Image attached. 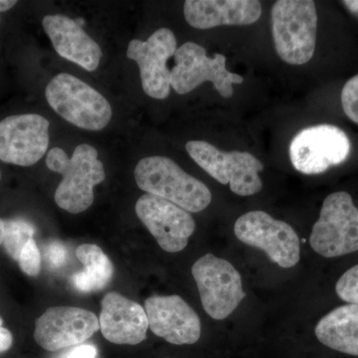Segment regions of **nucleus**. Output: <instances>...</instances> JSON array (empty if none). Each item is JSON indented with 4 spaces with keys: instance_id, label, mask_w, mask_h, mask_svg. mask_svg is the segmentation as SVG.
Listing matches in <instances>:
<instances>
[{
    "instance_id": "f257e3e1",
    "label": "nucleus",
    "mask_w": 358,
    "mask_h": 358,
    "mask_svg": "<svg viewBox=\"0 0 358 358\" xmlns=\"http://www.w3.org/2000/svg\"><path fill=\"white\" fill-rule=\"evenodd\" d=\"M98 155L96 148L87 143L78 145L71 157L60 148L49 150L47 167L62 176L55 192V201L63 210L82 213L93 204L94 187L106 178L105 169Z\"/></svg>"
},
{
    "instance_id": "f03ea898",
    "label": "nucleus",
    "mask_w": 358,
    "mask_h": 358,
    "mask_svg": "<svg viewBox=\"0 0 358 358\" xmlns=\"http://www.w3.org/2000/svg\"><path fill=\"white\" fill-rule=\"evenodd\" d=\"M134 179L143 192L192 213L204 210L211 203L209 188L166 157H143L134 169Z\"/></svg>"
},
{
    "instance_id": "7ed1b4c3",
    "label": "nucleus",
    "mask_w": 358,
    "mask_h": 358,
    "mask_svg": "<svg viewBox=\"0 0 358 358\" xmlns=\"http://www.w3.org/2000/svg\"><path fill=\"white\" fill-rule=\"evenodd\" d=\"M275 51L289 65L313 58L317 44V14L312 0H279L271 13Z\"/></svg>"
},
{
    "instance_id": "20e7f679",
    "label": "nucleus",
    "mask_w": 358,
    "mask_h": 358,
    "mask_svg": "<svg viewBox=\"0 0 358 358\" xmlns=\"http://www.w3.org/2000/svg\"><path fill=\"white\" fill-rule=\"evenodd\" d=\"M45 96L52 109L78 128L101 131L112 120L113 110L107 99L68 73L52 78Z\"/></svg>"
},
{
    "instance_id": "39448f33",
    "label": "nucleus",
    "mask_w": 358,
    "mask_h": 358,
    "mask_svg": "<svg viewBox=\"0 0 358 358\" xmlns=\"http://www.w3.org/2000/svg\"><path fill=\"white\" fill-rule=\"evenodd\" d=\"M185 148L202 169L221 185H229L235 194L250 196L262 189L259 173L264 164L253 155L237 150L222 152L204 141H188Z\"/></svg>"
},
{
    "instance_id": "423d86ee",
    "label": "nucleus",
    "mask_w": 358,
    "mask_h": 358,
    "mask_svg": "<svg viewBox=\"0 0 358 358\" xmlns=\"http://www.w3.org/2000/svg\"><path fill=\"white\" fill-rule=\"evenodd\" d=\"M310 247L320 256L334 258L358 251V208L348 192L329 194L313 225Z\"/></svg>"
},
{
    "instance_id": "0eeeda50",
    "label": "nucleus",
    "mask_w": 358,
    "mask_h": 358,
    "mask_svg": "<svg viewBox=\"0 0 358 358\" xmlns=\"http://www.w3.org/2000/svg\"><path fill=\"white\" fill-rule=\"evenodd\" d=\"M174 59L171 88L179 95L189 93L204 82H211L221 96L229 99L234 94L232 85L244 82L243 77L227 70L223 54L208 57L204 47L194 42H186L179 47Z\"/></svg>"
},
{
    "instance_id": "6e6552de",
    "label": "nucleus",
    "mask_w": 358,
    "mask_h": 358,
    "mask_svg": "<svg viewBox=\"0 0 358 358\" xmlns=\"http://www.w3.org/2000/svg\"><path fill=\"white\" fill-rule=\"evenodd\" d=\"M234 233L239 241L262 250L280 267L292 268L300 261L301 242L296 231L267 212L250 211L240 216Z\"/></svg>"
},
{
    "instance_id": "1a4fd4ad",
    "label": "nucleus",
    "mask_w": 358,
    "mask_h": 358,
    "mask_svg": "<svg viewBox=\"0 0 358 358\" xmlns=\"http://www.w3.org/2000/svg\"><path fill=\"white\" fill-rule=\"evenodd\" d=\"M205 312L214 320H225L246 296L241 275L232 264L206 254L192 268Z\"/></svg>"
},
{
    "instance_id": "9d476101",
    "label": "nucleus",
    "mask_w": 358,
    "mask_h": 358,
    "mask_svg": "<svg viewBox=\"0 0 358 358\" xmlns=\"http://www.w3.org/2000/svg\"><path fill=\"white\" fill-rule=\"evenodd\" d=\"M352 150L350 138L333 124H317L301 131L289 145V159L296 171L319 174L338 166Z\"/></svg>"
},
{
    "instance_id": "9b49d317",
    "label": "nucleus",
    "mask_w": 358,
    "mask_h": 358,
    "mask_svg": "<svg viewBox=\"0 0 358 358\" xmlns=\"http://www.w3.org/2000/svg\"><path fill=\"white\" fill-rule=\"evenodd\" d=\"M49 126L48 120L37 114L10 115L0 121V160L34 166L48 150Z\"/></svg>"
},
{
    "instance_id": "f8f14e48",
    "label": "nucleus",
    "mask_w": 358,
    "mask_h": 358,
    "mask_svg": "<svg viewBox=\"0 0 358 358\" xmlns=\"http://www.w3.org/2000/svg\"><path fill=\"white\" fill-rule=\"evenodd\" d=\"M176 35L169 28H160L147 41L134 39L129 43L127 57L140 68L141 86L150 98L164 100L171 93V71L167 61L178 50Z\"/></svg>"
},
{
    "instance_id": "ddd939ff",
    "label": "nucleus",
    "mask_w": 358,
    "mask_h": 358,
    "mask_svg": "<svg viewBox=\"0 0 358 358\" xmlns=\"http://www.w3.org/2000/svg\"><path fill=\"white\" fill-rule=\"evenodd\" d=\"M136 213L162 249L169 253H178L185 249L196 228L189 212L148 193L136 201Z\"/></svg>"
},
{
    "instance_id": "4468645a",
    "label": "nucleus",
    "mask_w": 358,
    "mask_h": 358,
    "mask_svg": "<svg viewBox=\"0 0 358 358\" xmlns=\"http://www.w3.org/2000/svg\"><path fill=\"white\" fill-rule=\"evenodd\" d=\"M100 329L95 313L82 308L52 307L35 324V341L49 352L81 345Z\"/></svg>"
},
{
    "instance_id": "2eb2a0df",
    "label": "nucleus",
    "mask_w": 358,
    "mask_h": 358,
    "mask_svg": "<svg viewBox=\"0 0 358 358\" xmlns=\"http://www.w3.org/2000/svg\"><path fill=\"white\" fill-rule=\"evenodd\" d=\"M150 331L173 345H193L201 334L195 310L181 296H154L145 303Z\"/></svg>"
},
{
    "instance_id": "dca6fc26",
    "label": "nucleus",
    "mask_w": 358,
    "mask_h": 358,
    "mask_svg": "<svg viewBox=\"0 0 358 358\" xmlns=\"http://www.w3.org/2000/svg\"><path fill=\"white\" fill-rule=\"evenodd\" d=\"M99 322L103 338L115 345H136L147 338L145 308L121 294L112 292L103 296Z\"/></svg>"
},
{
    "instance_id": "f3484780",
    "label": "nucleus",
    "mask_w": 358,
    "mask_h": 358,
    "mask_svg": "<svg viewBox=\"0 0 358 358\" xmlns=\"http://www.w3.org/2000/svg\"><path fill=\"white\" fill-rule=\"evenodd\" d=\"M42 25L61 57L76 63L89 72L96 70L103 52L76 20L62 14H53L45 16Z\"/></svg>"
},
{
    "instance_id": "a211bd4d",
    "label": "nucleus",
    "mask_w": 358,
    "mask_h": 358,
    "mask_svg": "<svg viewBox=\"0 0 358 358\" xmlns=\"http://www.w3.org/2000/svg\"><path fill=\"white\" fill-rule=\"evenodd\" d=\"M183 13L188 24L197 29L222 25H250L262 14L258 0H186Z\"/></svg>"
},
{
    "instance_id": "6ab92c4d",
    "label": "nucleus",
    "mask_w": 358,
    "mask_h": 358,
    "mask_svg": "<svg viewBox=\"0 0 358 358\" xmlns=\"http://www.w3.org/2000/svg\"><path fill=\"white\" fill-rule=\"evenodd\" d=\"M315 336L331 350L358 357V305L341 306L327 313L317 324Z\"/></svg>"
},
{
    "instance_id": "aec40b11",
    "label": "nucleus",
    "mask_w": 358,
    "mask_h": 358,
    "mask_svg": "<svg viewBox=\"0 0 358 358\" xmlns=\"http://www.w3.org/2000/svg\"><path fill=\"white\" fill-rule=\"evenodd\" d=\"M78 260L84 265L83 272L73 275L72 284L83 293L105 288L114 274V266L109 257L95 244H82L76 249Z\"/></svg>"
},
{
    "instance_id": "412c9836",
    "label": "nucleus",
    "mask_w": 358,
    "mask_h": 358,
    "mask_svg": "<svg viewBox=\"0 0 358 358\" xmlns=\"http://www.w3.org/2000/svg\"><path fill=\"white\" fill-rule=\"evenodd\" d=\"M34 227L22 219L4 221L3 245L7 254L13 260L18 261L21 251L34 235Z\"/></svg>"
},
{
    "instance_id": "4be33fe9",
    "label": "nucleus",
    "mask_w": 358,
    "mask_h": 358,
    "mask_svg": "<svg viewBox=\"0 0 358 358\" xmlns=\"http://www.w3.org/2000/svg\"><path fill=\"white\" fill-rule=\"evenodd\" d=\"M341 300L358 305V265L346 271L336 286Z\"/></svg>"
},
{
    "instance_id": "5701e85b",
    "label": "nucleus",
    "mask_w": 358,
    "mask_h": 358,
    "mask_svg": "<svg viewBox=\"0 0 358 358\" xmlns=\"http://www.w3.org/2000/svg\"><path fill=\"white\" fill-rule=\"evenodd\" d=\"M18 264L23 273L30 277H36L41 270V255L35 240L30 239L21 251Z\"/></svg>"
},
{
    "instance_id": "b1692460",
    "label": "nucleus",
    "mask_w": 358,
    "mask_h": 358,
    "mask_svg": "<svg viewBox=\"0 0 358 358\" xmlns=\"http://www.w3.org/2000/svg\"><path fill=\"white\" fill-rule=\"evenodd\" d=\"M341 105L345 115L358 124V75L348 80L341 92Z\"/></svg>"
},
{
    "instance_id": "393cba45",
    "label": "nucleus",
    "mask_w": 358,
    "mask_h": 358,
    "mask_svg": "<svg viewBox=\"0 0 358 358\" xmlns=\"http://www.w3.org/2000/svg\"><path fill=\"white\" fill-rule=\"evenodd\" d=\"M45 258L52 268H60L67 259V250L60 242H53L45 250Z\"/></svg>"
},
{
    "instance_id": "a878e982",
    "label": "nucleus",
    "mask_w": 358,
    "mask_h": 358,
    "mask_svg": "<svg viewBox=\"0 0 358 358\" xmlns=\"http://www.w3.org/2000/svg\"><path fill=\"white\" fill-rule=\"evenodd\" d=\"M96 350L95 346L84 345L78 346L72 352L68 353L65 358H96Z\"/></svg>"
},
{
    "instance_id": "bb28decb",
    "label": "nucleus",
    "mask_w": 358,
    "mask_h": 358,
    "mask_svg": "<svg viewBox=\"0 0 358 358\" xmlns=\"http://www.w3.org/2000/svg\"><path fill=\"white\" fill-rule=\"evenodd\" d=\"M13 336L10 331L2 327V320L0 319V352H6L11 348Z\"/></svg>"
},
{
    "instance_id": "cd10ccee",
    "label": "nucleus",
    "mask_w": 358,
    "mask_h": 358,
    "mask_svg": "<svg viewBox=\"0 0 358 358\" xmlns=\"http://www.w3.org/2000/svg\"><path fill=\"white\" fill-rule=\"evenodd\" d=\"M343 3L348 10L358 16V0H345Z\"/></svg>"
},
{
    "instance_id": "c85d7f7f",
    "label": "nucleus",
    "mask_w": 358,
    "mask_h": 358,
    "mask_svg": "<svg viewBox=\"0 0 358 358\" xmlns=\"http://www.w3.org/2000/svg\"><path fill=\"white\" fill-rule=\"evenodd\" d=\"M16 3H17V1H13V0H0V13L9 10Z\"/></svg>"
},
{
    "instance_id": "c756f323",
    "label": "nucleus",
    "mask_w": 358,
    "mask_h": 358,
    "mask_svg": "<svg viewBox=\"0 0 358 358\" xmlns=\"http://www.w3.org/2000/svg\"><path fill=\"white\" fill-rule=\"evenodd\" d=\"M3 236H4V221L0 218V246L2 245V242H3Z\"/></svg>"
},
{
    "instance_id": "7c9ffc66",
    "label": "nucleus",
    "mask_w": 358,
    "mask_h": 358,
    "mask_svg": "<svg viewBox=\"0 0 358 358\" xmlns=\"http://www.w3.org/2000/svg\"><path fill=\"white\" fill-rule=\"evenodd\" d=\"M0 178H1V174H0Z\"/></svg>"
},
{
    "instance_id": "2f4dec72",
    "label": "nucleus",
    "mask_w": 358,
    "mask_h": 358,
    "mask_svg": "<svg viewBox=\"0 0 358 358\" xmlns=\"http://www.w3.org/2000/svg\"><path fill=\"white\" fill-rule=\"evenodd\" d=\"M166 358H169V357H166Z\"/></svg>"
}]
</instances>
